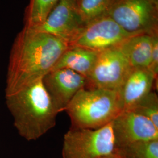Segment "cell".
<instances>
[{
  "label": "cell",
  "mask_w": 158,
  "mask_h": 158,
  "mask_svg": "<svg viewBox=\"0 0 158 158\" xmlns=\"http://www.w3.org/2000/svg\"><path fill=\"white\" fill-rule=\"evenodd\" d=\"M69 46L66 42L53 35L23 27L10 51L5 96L43 79Z\"/></svg>",
  "instance_id": "1"
},
{
  "label": "cell",
  "mask_w": 158,
  "mask_h": 158,
  "mask_svg": "<svg viewBox=\"0 0 158 158\" xmlns=\"http://www.w3.org/2000/svg\"><path fill=\"white\" fill-rule=\"evenodd\" d=\"M6 102L18 134L28 141L39 139L56 125L59 112L42 79L6 96Z\"/></svg>",
  "instance_id": "2"
},
{
  "label": "cell",
  "mask_w": 158,
  "mask_h": 158,
  "mask_svg": "<svg viewBox=\"0 0 158 158\" xmlns=\"http://www.w3.org/2000/svg\"><path fill=\"white\" fill-rule=\"evenodd\" d=\"M123 111L121 90L87 88L77 92L65 110L70 128L90 130L111 123Z\"/></svg>",
  "instance_id": "3"
},
{
  "label": "cell",
  "mask_w": 158,
  "mask_h": 158,
  "mask_svg": "<svg viewBox=\"0 0 158 158\" xmlns=\"http://www.w3.org/2000/svg\"><path fill=\"white\" fill-rule=\"evenodd\" d=\"M111 123L96 130L70 128L63 142L62 158H101L115 152Z\"/></svg>",
  "instance_id": "4"
},
{
  "label": "cell",
  "mask_w": 158,
  "mask_h": 158,
  "mask_svg": "<svg viewBox=\"0 0 158 158\" xmlns=\"http://www.w3.org/2000/svg\"><path fill=\"white\" fill-rule=\"evenodd\" d=\"M107 15L130 34L158 35V0H116Z\"/></svg>",
  "instance_id": "5"
},
{
  "label": "cell",
  "mask_w": 158,
  "mask_h": 158,
  "mask_svg": "<svg viewBox=\"0 0 158 158\" xmlns=\"http://www.w3.org/2000/svg\"><path fill=\"white\" fill-rule=\"evenodd\" d=\"M132 69L119 47L99 52L86 88L121 90Z\"/></svg>",
  "instance_id": "6"
},
{
  "label": "cell",
  "mask_w": 158,
  "mask_h": 158,
  "mask_svg": "<svg viewBox=\"0 0 158 158\" xmlns=\"http://www.w3.org/2000/svg\"><path fill=\"white\" fill-rule=\"evenodd\" d=\"M135 35L130 34L114 20L105 15L86 23L69 46H77L96 52L118 47Z\"/></svg>",
  "instance_id": "7"
},
{
  "label": "cell",
  "mask_w": 158,
  "mask_h": 158,
  "mask_svg": "<svg viewBox=\"0 0 158 158\" xmlns=\"http://www.w3.org/2000/svg\"><path fill=\"white\" fill-rule=\"evenodd\" d=\"M85 25L79 14L76 0H59L42 23L29 28L53 35L69 45Z\"/></svg>",
  "instance_id": "8"
},
{
  "label": "cell",
  "mask_w": 158,
  "mask_h": 158,
  "mask_svg": "<svg viewBox=\"0 0 158 158\" xmlns=\"http://www.w3.org/2000/svg\"><path fill=\"white\" fill-rule=\"evenodd\" d=\"M111 124L115 149L136 142L158 139V128L152 122L130 110H124L120 113Z\"/></svg>",
  "instance_id": "9"
},
{
  "label": "cell",
  "mask_w": 158,
  "mask_h": 158,
  "mask_svg": "<svg viewBox=\"0 0 158 158\" xmlns=\"http://www.w3.org/2000/svg\"><path fill=\"white\" fill-rule=\"evenodd\" d=\"M42 81L59 113L65 111L77 93L87 85L85 77L68 69L51 70Z\"/></svg>",
  "instance_id": "10"
},
{
  "label": "cell",
  "mask_w": 158,
  "mask_h": 158,
  "mask_svg": "<svg viewBox=\"0 0 158 158\" xmlns=\"http://www.w3.org/2000/svg\"><path fill=\"white\" fill-rule=\"evenodd\" d=\"M157 80L158 77L149 68H132L121 89L124 110H130L151 92Z\"/></svg>",
  "instance_id": "11"
},
{
  "label": "cell",
  "mask_w": 158,
  "mask_h": 158,
  "mask_svg": "<svg viewBox=\"0 0 158 158\" xmlns=\"http://www.w3.org/2000/svg\"><path fill=\"white\" fill-rule=\"evenodd\" d=\"M98 52L77 46H69L52 70L68 69L87 79L96 63Z\"/></svg>",
  "instance_id": "12"
},
{
  "label": "cell",
  "mask_w": 158,
  "mask_h": 158,
  "mask_svg": "<svg viewBox=\"0 0 158 158\" xmlns=\"http://www.w3.org/2000/svg\"><path fill=\"white\" fill-rule=\"evenodd\" d=\"M153 36L147 34L136 35L126 40L118 46L132 68H149L152 59Z\"/></svg>",
  "instance_id": "13"
},
{
  "label": "cell",
  "mask_w": 158,
  "mask_h": 158,
  "mask_svg": "<svg viewBox=\"0 0 158 158\" xmlns=\"http://www.w3.org/2000/svg\"><path fill=\"white\" fill-rule=\"evenodd\" d=\"M59 0H29L24 14V27L32 28L42 23Z\"/></svg>",
  "instance_id": "14"
},
{
  "label": "cell",
  "mask_w": 158,
  "mask_h": 158,
  "mask_svg": "<svg viewBox=\"0 0 158 158\" xmlns=\"http://www.w3.org/2000/svg\"><path fill=\"white\" fill-rule=\"evenodd\" d=\"M116 0H76L79 14L86 24L107 15Z\"/></svg>",
  "instance_id": "15"
},
{
  "label": "cell",
  "mask_w": 158,
  "mask_h": 158,
  "mask_svg": "<svg viewBox=\"0 0 158 158\" xmlns=\"http://www.w3.org/2000/svg\"><path fill=\"white\" fill-rule=\"evenodd\" d=\"M114 153L123 158H158V139L134 142Z\"/></svg>",
  "instance_id": "16"
},
{
  "label": "cell",
  "mask_w": 158,
  "mask_h": 158,
  "mask_svg": "<svg viewBox=\"0 0 158 158\" xmlns=\"http://www.w3.org/2000/svg\"><path fill=\"white\" fill-rule=\"evenodd\" d=\"M128 110L149 119L158 128V97L155 92L152 91Z\"/></svg>",
  "instance_id": "17"
},
{
  "label": "cell",
  "mask_w": 158,
  "mask_h": 158,
  "mask_svg": "<svg viewBox=\"0 0 158 158\" xmlns=\"http://www.w3.org/2000/svg\"><path fill=\"white\" fill-rule=\"evenodd\" d=\"M154 74L158 76V35H154L153 37L152 59L150 67L149 68Z\"/></svg>",
  "instance_id": "18"
},
{
  "label": "cell",
  "mask_w": 158,
  "mask_h": 158,
  "mask_svg": "<svg viewBox=\"0 0 158 158\" xmlns=\"http://www.w3.org/2000/svg\"><path fill=\"white\" fill-rule=\"evenodd\" d=\"M101 158H118L117 156L114 153L111 155H107V156H104V157H102Z\"/></svg>",
  "instance_id": "19"
},
{
  "label": "cell",
  "mask_w": 158,
  "mask_h": 158,
  "mask_svg": "<svg viewBox=\"0 0 158 158\" xmlns=\"http://www.w3.org/2000/svg\"><path fill=\"white\" fill-rule=\"evenodd\" d=\"M115 155H117V157H118V158H121V157H120V156H118V155H117V154H116V153H115Z\"/></svg>",
  "instance_id": "20"
}]
</instances>
